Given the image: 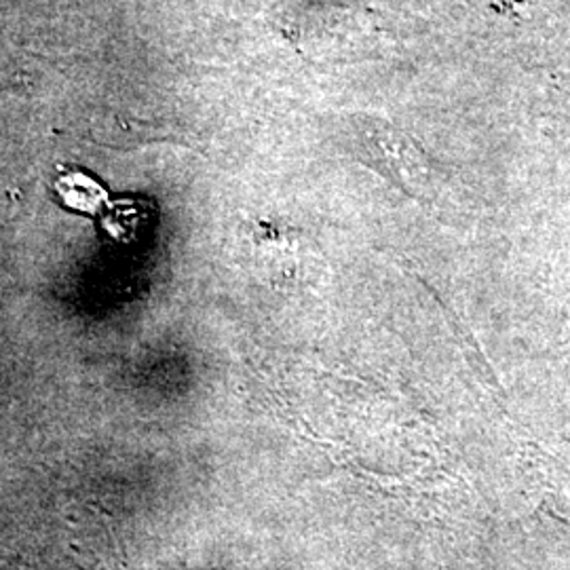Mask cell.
<instances>
[{"mask_svg": "<svg viewBox=\"0 0 570 570\" xmlns=\"http://www.w3.org/2000/svg\"><path fill=\"white\" fill-rule=\"evenodd\" d=\"M351 138L360 159L385 174L389 180L404 186L410 193L428 186V157L395 125L381 119H353Z\"/></svg>", "mask_w": 570, "mask_h": 570, "instance_id": "cell-1", "label": "cell"}]
</instances>
